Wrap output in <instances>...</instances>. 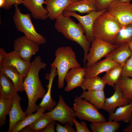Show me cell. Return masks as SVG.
<instances>
[{
  "label": "cell",
  "instance_id": "6da1fadb",
  "mask_svg": "<svg viewBox=\"0 0 132 132\" xmlns=\"http://www.w3.org/2000/svg\"><path fill=\"white\" fill-rule=\"evenodd\" d=\"M46 66V64L42 61L41 56H36L31 62L27 75L24 78V91L28 99V106L25 111L27 116L37 110L38 106L36 102L38 99H43L46 93L39 79V73Z\"/></svg>",
  "mask_w": 132,
  "mask_h": 132
},
{
  "label": "cell",
  "instance_id": "7a4b0ae2",
  "mask_svg": "<svg viewBox=\"0 0 132 132\" xmlns=\"http://www.w3.org/2000/svg\"><path fill=\"white\" fill-rule=\"evenodd\" d=\"M55 27L64 37L76 42L82 48L84 52L83 61L85 63L91 43L86 39L85 30L81 24L76 23L70 17L62 14L56 19Z\"/></svg>",
  "mask_w": 132,
  "mask_h": 132
},
{
  "label": "cell",
  "instance_id": "3957f363",
  "mask_svg": "<svg viewBox=\"0 0 132 132\" xmlns=\"http://www.w3.org/2000/svg\"><path fill=\"white\" fill-rule=\"evenodd\" d=\"M55 55V57L51 66L56 68L58 76L57 87L61 89L64 85L65 77L67 72L72 68L81 67V65L77 60L75 52L70 46L58 48Z\"/></svg>",
  "mask_w": 132,
  "mask_h": 132
},
{
  "label": "cell",
  "instance_id": "277c9868",
  "mask_svg": "<svg viewBox=\"0 0 132 132\" xmlns=\"http://www.w3.org/2000/svg\"><path fill=\"white\" fill-rule=\"evenodd\" d=\"M122 25L107 11L95 20L93 27L95 38L113 44Z\"/></svg>",
  "mask_w": 132,
  "mask_h": 132
},
{
  "label": "cell",
  "instance_id": "5b68a950",
  "mask_svg": "<svg viewBox=\"0 0 132 132\" xmlns=\"http://www.w3.org/2000/svg\"><path fill=\"white\" fill-rule=\"evenodd\" d=\"M18 5H15L13 21L17 29L23 33L24 36L39 45L46 43V40L42 35L36 31L31 19V14L22 13Z\"/></svg>",
  "mask_w": 132,
  "mask_h": 132
},
{
  "label": "cell",
  "instance_id": "8992f818",
  "mask_svg": "<svg viewBox=\"0 0 132 132\" xmlns=\"http://www.w3.org/2000/svg\"><path fill=\"white\" fill-rule=\"evenodd\" d=\"M72 108L76 116L80 120L91 123L106 121L104 116L89 102L79 96H76Z\"/></svg>",
  "mask_w": 132,
  "mask_h": 132
},
{
  "label": "cell",
  "instance_id": "52a82bcc",
  "mask_svg": "<svg viewBox=\"0 0 132 132\" xmlns=\"http://www.w3.org/2000/svg\"><path fill=\"white\" fill-rule=\"evenodd\" d=\"M44 113L52 121L72 126L74 125L73 119L76 118L75 112L73 108L67 105L61 95L59 96L58 102L54 109Z\"/></svg>",
  "mask_w": 132,
  "mask_h": 132
},
{
  "label": "cell",
  "instance_id": "ba28073f",
  "mask_svg": "<svg viewBox=\"0 0 132 132\" xmlns=\"http://www.w3.org/2000/svg\"><path fill=\"white\" fill-rule=\"evenodd\" d=\"M91 43L86 58V68L98 61L119 46L96 38Z\"/></svg>",
  "mask_w": 132,
  "mask_h": 132
},
{
  "label": "cell",
  "instance_id": "9c48e42d",
  "mask_svg": "<svg viewBox=\"0 0 132 132\" xmlns=\"http://www.w3.org/2000/svg\"><path fill=\"white\" fill-rule=\"evenodd\" d=\"M122 25L132 24V4L115 0L106 9Z\"/></svg>",
  "mask_w": 132,
  "mask_h": 132
},
{
  "label": "cell",
  "instance_id": "30bf717a",
  "mask_svg": "<svg viewBox=\"0 0 132 132\" xmlns=\"http://www.w3.org/2000/svg\"><path fill=\"white\" fill-rule=\"evenodd\" d=\"M107 11L106 9L99 11H92L83 16L80 15L75 12L71 11H64L63 14L65 16H73L76 18L84 29L86 39L91 43L95 39L93 32L94 22L97 18Z\"/></svg>",
  "mask_w": 132,
  "mask_h": 132
},
{
  "label": "cell",
  "instance_id": "8fae6325",
  "mask_svg": "<svg viewBox=\"0 0 132 132\" xmlns=\"http://www.w3.org/2000/svg\"><path fill=\"white\" fill-rule=\"evenodd\" d=\"M39 45L24 35L15 40L13 48L21 58L30 61L32 56L38 51Z\"/></svg>",
  "mask_w": 132,
  "mask_h": 132
},
{
  "label": "cell",
  "instance_id": "7c38bea8",
  "mask_svg": "<svg viewBox=\"0 0 132 132\" xmlns=\"http://www.w3.org/2000/svg\"><path fill=\"white\" fill-rule=\"evenodd\" d=\"M31 64L30 61L25 60L14 51L7 53L0 66V68L3 67L10 66L15 68L23 76H26Z\"/></svg>",
  "mask_w": 132,
  "mask_h": 132
},
{
  "label": "cell",
  "instance_id": "4fadbf2b",
  "mask_svg": "<svg viewBox=\"0 0 132 132\" xmlns=\"http://www.w3.org/2000/svg\"><path fill=\"white\" fill-rule=\"evenodd\" d=\"M114 93L111 97L106 98L102 109L109 114L114 112L116 108L129 104L132 99H128L124 96L119 87L116 84L114 85Z\"/></svg>",
  "mask_w": 132,
  "mask_h": 132
},
{
  "label": "cell",
  "instance_id": "5bb4252c",
  "mask_svg": "<svg viewBox=\"0 0 132 132\" xmlns=\"http://www.w3.org/2000/svg\"><path fill=\"white\" fill-rule=\"evenodd\" d=\"M86 68L83 67H73L67 73L65 80L67 85L65 90L67 92L70 91L77 87H81L84 80Z\"/></svg>",
  "mask_w": 132,
  "mask_h": 132
},
{
  "label": "cell",
  "instance_id": "9a60e30c",
  "mask_svg": "<svg viewBox=\"0 0 132 132\" xmlns=\"http://www.w3.org/2000/svg\"><path fill=\"white\" fill-rule=\"evenodd\" d=\"M12 99V106L9 114V124L8 132H12L16 124L27 116L25 112H24L21 108L20 103L22 98L17 93Z\"/></svg>",
  "mask_w": 132,
  "mask_h": 132
},
{
  "label": "cell",
  "instance_id": "2e32d148",
  "mask_svg": "<svg viewBox=\"0 0 132 132\" xmlns=\"http://www.w3.org/2000/svg\"><path fill=\"white\" fill-rule=\"evenodd\" d=\"M22 4L34 19L45 20L48 18L47 11L43 6V4H46L44 0H23Z\"/></svg>",
  "mask_w": 132,
  "mask_h": 132
},
{
  "label": "cell",
  "instance_id": "e0dca14e",
  "mask_svg": "<svg viewBox=\"0 0 132 132\" xmlns=\"http://www.w3.org/2000/svg\"><path fill=\"white\" fill-rule=\"evenodd\" d=\"M48 18L56 19L62 14L65 8L72 1V0H44Z\"/></svg>",
  "mask_w": 132,
  "mask_h": 132
},
{
  "label": "cell",
  "instance_id": "ac0fdd59",
  "mask_svg": "<svg viewBox=\"0 0 132 132\" xmlns=\"http://www.w3.org/2000/svg\"><path fill=\"white\" fill-rule=\"evenodd\" d=\"M119 65L107 58L98 61L88 68H86L84 77L98 76L100 74L106 72Z\"/></svg>",
  "mask_w": 132,
  "mask_h": 132
},
{
  "label": "cell",
  "instance_id": "d6986e66",
  "mask_svg": "<svg viewBox=\"0 0 132 132\" xmlns=\"http://www.w3.org/2000/svg\"><path fill=\"white\" fill-rule=\"evenodd\" d=\"M51 72L49 75L46 76V78L49 80L47 86V91L41 102L38 105V109L41 108H44L46 110L50 111L53 110L57 105L56 102L52 98L51 95V87L55 77L57 75L56 68L51 67Z\"/></svg>",
  "mask_w": 132,
  "mask_h": 132
},
{
  "label": "cell",
  "instance_id": "ffe728a7",
  "mask_svg": "<svg viewBox=\"0 0 132 132\" xmlns=\"http://www.w3.org/2000/svg\"><path fill=\"white\" fill-rule=\"evenodd\" d=\"M132 55V51L127 43L119 46L104 57L110 59L117 64L123 65Z\"/></svg>",
  "mask_w": 132,
  "mask_h": 132
},
{
  "label": "cell",
  "instance_id": "44dd1931",
  "mask_svg": "<svg viewBox=\"0 0 132 132\" xmlns=\"http://www.w3.org/2000/svg\"><path fill=\"white\" fill-rule=\"evenodd\" d=\"M79 96L89 102L98 109H103L106 98L104 89L83 91Z\"/></svg>",
  "mask_w": 132,
  "mask_h": 132
},
{
  "label": "cell",
  "instance_id": "7402d4cb",
  "mask_svg": "<svg viewBox=\"0 0 132 132\" xmlns=\"http://www.w3.org/2000/svg\"><path fill=\"white\" fill-rule=\"evenodd\" d=\"M64 11H78L81 14L97 11L95 0H79L72 1Z\"/></svg>",
  "mask_w": 132,
  "mask_h": 132
},
{
  "label": "cell",
  "instance_id": "603a6c76",
  "mask_svg": "<svg viewBox=\"0 0 132 132\" xmlns=\"http://www.w3.org/2000/svg\"><path fill=\"white\" fill-rule=\"evenodd\" d=\"M17 92L11 80L0 72V97L12 99Z\"/></svg>",
  "mask_w": 132,
  "mask_h": 132
},
{
  "label": "cell",
  "instance_id": "cb8c5ba5",
  "mask_svg": "<svg viewBox=\"0 0 132 132\" xmlns=\"http://www.w3.org/2000/svg\"><path fill=\"white\" fill-rule=\"evenodd\" d=\"M132 117V101L127 105L118 107L114 112L109 114L108 120L128 123Z\"/></svg>",
  "mask_w": 132,
  "mask_h": 132
},
{
  "label": "cell",
  "instance_id": "d4e9b609",
  "mask_svg": "<svg viewBox=\"0 0 132 132\" xmlns=\"http://www.w3.org/2000/svg\"><path fill=\"white\" fill-rule=\"evenodd\" d=\"M0 72L11 80L18 92L24 91V78L15 68L10 66L3 67L0 68Z\"/></svg>",
  "mask_w": 132,
  "mask_h": 132
},
{
  "label": "cell",
  "instance_id": "484cf974",
  "mask_svg": "<svg viewBox=\"0 0 132 132\" xmlns=\"http://www.w3.org/2000/svg\"><path fill=\"white\" fill-rule=\"evenodd\" d=\"M93 132H115L119 129L120 124L115 121L92 123L90 124Z\"/></svg>",
  "mask_w": 132,
  "mask_h": 132
},
{
  "label": "cell",
  "instance_id": "4316f807",
  "mask_svg": "<svg viewBox=\"0 0 132 132\" xmlns=\"http://www.w3.org/2000/svg\"><path fill=\"white\" fill-rule=\"evenodd\" d=\"M132 39V24L122 25L114 38L113 44L120 46L128 43Z\"/></svg>",
  "mask_w": 132,
  "mask_h": 132
},
{
  "label": "cell",
  "instance_id": "83f0119b",
  "mask_svg": "<svg viewBox=\"0 0 132 132\" xmlns=\"http://www.w3.org/2000/svg\"><path fill=\"white\" fill-rule=\"evenodd\" d=\"M106 83L100 77H84L81 87L83 91L87 90H99L104 89Z\"/></svg>",
  "mask_w": 132,
  "mask_h": 132
},
{
  "label": "cell",
  "instance_id": "f1b7e54d",
  "mask_svg": "<svg viewBox=\"0 0 132 132\" xmlns=\"http://www.w3.org/2000/svg\"><path fill=\"white\" fill-rule=\"evenodd\" d=\"M123 65L119 64L106 72L102 78L106 84L114 88V85L121 76Z\"/></svg>",
  "mask_w": 132,
  "mask_h": 132
},
{
  "label": "cell",
  "instance_id": "f546056e",
  "mask_svg": "<svg viewBox=\"0 0 132 132\" xmlns=\"http://www.w3.org/2000/svg\"><path fill=\"white\" fill-rule=\"evenodd\" d=\"M45 110L44 108H41L38 110L36 113L27 116L23 119L19 121L16 124L13 129L12 132H20L24 127L33 123Z\"/></svg>",
  "mask_w": 132,
  "mask_h": 132
},
{
  "label": "cell",
  "instance_id": "4dcf8cb0",
  "mask_svg": "<svg viewBox=\"0 0 132 132\" xmlns=\"http://www.w3.org/2000/svg\"><path fill=\"white\" fill-rule=\"evenodd\" d=\"M115 84L120 88L125 98L132 99V78L121 76Z\"/></svg>",
  "mask_w": 132,
  "mask_h": 132
},
{
  "label": "cell",
  "instance_id": "1f68e13d",
  "mask_svg": "<svg viewBox=\"0 0 132 132\" xmlns=\"http://www.w3.org/2000/svg\"><path fill=\"white\" fill-rule=\"evenodd\" d=\"M12 104V99H6L0 97V126L5 123L6 116L9 114Z\"/></svg>",
  "mask_w": 132,
  "mask_h": 132
},
{
  "label": "cell",
  "instance_id": "d6a6232c",
  "mask_svg": "<svg viewBox=\"0 0 132 132\" xmlns=\"http://www.w3.org/2000/svg\"><path fill=\"white\" fill-rule=\"evenodd\" d=\"M52 121L44 113H43L28 126L33 132H39L45 127Z\"/></svg>",
  "mask_w": 132,
  "mask_h": 132
},
{
  "label": "cell",
  "instance_id": "836d02e7",
  "mask_svg": "<svg viewBox=\"0 0 132 132\" xmlns=\"http://www.w3.org/2000/svg\"><path fill=\"white\" fill-rule=\"evenodd\" d=\"M121 76L132 78V55L127 59L123 65Z\"/></svg>",
  "mask_w": 132,
  "mask_h": 132
},
{
  "label": "cell",
  "instance_id": "e575fe53",
  "mask_svg": "<svg viewBox=\"0 0 132 132\" xmlns=\"http://www.w3.org/2000/svg\"><path fill=\"white\" fill-rule=\"evenodd\" d=\"M76 128V132H90L91 131L88 128L87 123L84 121H81L80 122L77 121L76 118L73 119Z\"/></svg>",
  "mask_w": 132,
  "mask_h": 132
},
{
  "label": "cell",
  "instance_id": "d590c367",
  "mask_svg": "<svg viewBox=\"0 0 132 132\" xmlns=\"http://www.w3.org/2000/svg\"><path fill=\"white\" fill-rule=\"evenodd\" d=\"M97 11L106 9L109 5L115 0H95Z\"/></svg>",
  "mask_w": 132,
  "mask_h": 132
},
{
  "label": "cell",
  "instance_id": "8d00e7d4",
  "mask_svg": "<svg viewBox=\"0 0 132 132\" xmlns=\"http://www.w3.org/2000/svg\"><path fill=\"white\" fill-rule=\"evenodd\" d=\"M62 126L59 123H57L55 129L57 132H76V129L72 127V126L68 124Z\"/></svg>",
  "mask_w": 132,
  "mask_h": 132
},
{
  "label": "cell",
  "instance_id": "74e56055",
  "mask_svg": "<svg viewBox=\"0 0 132 132\" xmlns=\"http://www.w3.org/2000/svg\"><path fill=\"white\" fill-rule=\"evenodd\" d=\"M6 3V10L10 9L13 5L22 4L23 0H5Z\"/></svg>",
  "mask_w": 132,
  "mask_h": 132
},
{
  "label": "cell",
  "instance_id": "f35d334b",
  "mask_svg": "<svg viewBox=\"0 0 132 132\" xmlns=\"http://www.w3.org/2000/svg\"><path fill=\"white\" fill-rule=\"evenodd\" d=\"M55 121V120L52 121L45 127L39 132H55L54 127Z\"/></svg>",
  "mask_w": 132,
  "mask_h": 132
},
{
  "label": "cell",
  "instance_id": "ab89813d",
  "mask_svg": "<svg viewBox=\"0 0 132 132\" xmlns=\"http://www.w3.org/2000/svg\"><path fill=\"white\" fill-rule=\"evenodd\" d=\"M7 53L3 48H0V66L1 65L2 61Z\"/></svg>",
  "mask_w": 132,
  "mask_h": 132
},
{
  "label": "cell",
  "instance_id": "60d3db41",
  "mask_svg": "<svg viewBox=\"0 0 132 132\" xmlns=\"http://www.w3.org/2000/svg\"><path fill=\"white\" fill-rule=\"evenodd\" d=\"M123 132H132V117L128 124L123 131Z\"/></svg>",
  "mask_w": 132,
  "mask_h": 132
},
{
  "label": "cell",
  "instance_id": "b9f144b4",
  "mask_svg": "<svg viewBox=\"0 0 132 132\" xmlns=\"http://www.w3.org/2000/svg\"><path fill=\"white\" fill-rule=\"evenodd\" d=\"M20 132H33V131L30 128L29 126H27L22 129Z\"/></svg>",
  "mask_w": 132,
  "mask_h": 132
},
{
  "label": "cell",
  "instance_id": "7bdbcfd3",
  "mask_svg": "<svg viewBox=\"0 0 132 132\" xmlns=\"http://www.w3.org/2000/svg\"><path fill=\"white\" fill-rule=\"evenodd\" d=\"M129 47L132 51V39L128 43Z\"/></svg>",
  "mask_w": 132,
  "mask_h": 132
},
{
  "label": "cell",
  "instance_id": "ee69618b",
  "mask_svg": "<svg viewBox=\"0 0 132 132\" xmlns=\"http://www.w3.org/2000/svg\"><path fill=\"white\" fill-rule=\"evenodd\" d=\"M123 2H129L132 0H119Z\"/></svg>",
  "mask_w": 132,
  "mask_h": 132
},
{
  "label": "cell",
  "instance_id": "f6af8a7d",
  "mask_svg": "<svg viewBox=\"0 0 132 132\" xmlns=\"http://www.w3.org/2000/svg\"><path fill=\"white\" fill-rule=\"evenodd\" d=\"M78 0H72V1H77Z\"/></svg>",
  "mask_w": 132,
  "mask_h": 132
}]
</instances>
